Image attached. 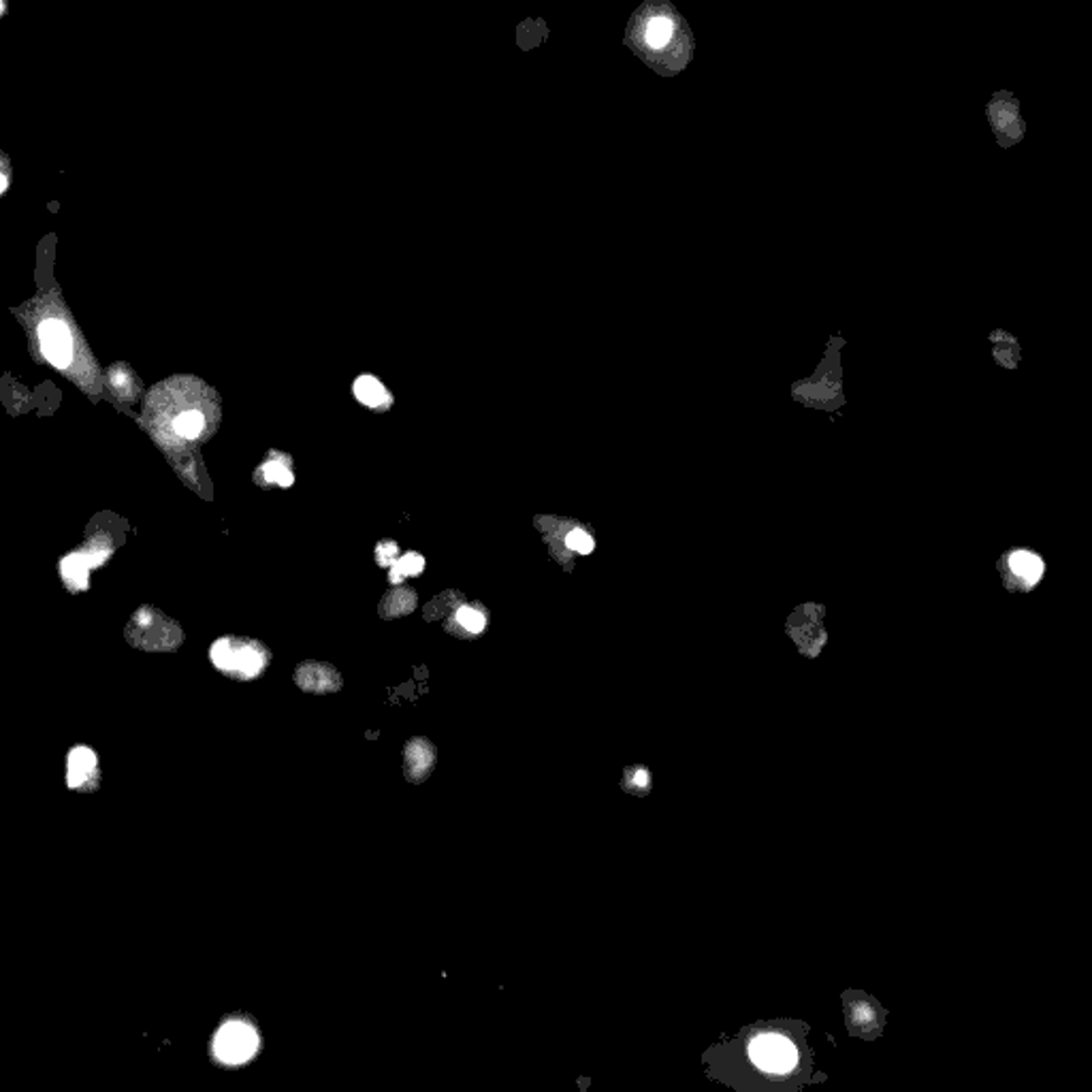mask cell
Returning a JSON list of instances; mask_svg holds the SVG:
<instances>
[{
    "instance_id": "18",
    "label": "cell",
    "mask_w": 1092,
    "mask_h": 1092,
    "mask_svg": "<svg viewBox=\"0 0 1092 1092\" xmlns=\"http://www.w3.org/2000/svg\"><path fill=\"white\" fill-rule=\"evenodd\" d=\"M5 188H7V177H5V175H0V194L5 192Z\"/></svg>"
},
{
    "instance_id": "9",
    "label": "cell",
    "mask_w": 1092,
    "mask_h": 1092,
    "mask_svg": "<svg viewBox=\"0 0 1092 1092\" xmlns=\"http://www.w3.org/2000/svg\"><path fill=\"white\" fill-rule=\"evenodd\" d=\"M1010 568L1016 576H1020L1026 585H1035L1043 576L1041 557L1028 551H1016L1010 557Z\"/></svg>"
},
{
    "instance_id": "11",
    "label": "cell",
    "mask_w": 1092,
    "mask_h": 1092,
    "mask_svg": "<svg viewBox=\"0 0 1092 1092\" xmlns=\"http://www.w3.org/2000/svg\"><path fill=\"white\" fill-rule=\"evenodd\" d=\"M88 570L90 564H86V557L83 555H73L63 562V574L73 589L88 587Z\"/></svg>"
},
{
    "instance_id": "3",
    "label": "cell",
    "mask_w": 1092,
    "mask_h": 1092,
    "mask_svg": "<svg viewBox=\"0 0 1092 1092\" xmlns=\"http://www.w3.org/2000/svg\"><path fill=\"white\" fill-rule=\"evenodd\" d=\"M65 783L71 792L92 794L101 787V762L99 754L90 745H75L69 749L65 760Z\"/></svg>"
},
{
    "instance_id": "19",
    "label": "cell",
    "mask_w": 1092,
    "mask_h": 1092,
    "mask_svg": "<svg viewBox=\"0 0 1092 1092\" xmlns=\"http://www.w3.org/2000/svg\"><path fill=\"white\" fill-rule=\"evenodd\" d=\"M3 11H5V3H3V0H0V16H3Z\"/></svg>"
},
{
    "instance_id": "8",
    "label": "cell",
    "mask_w": 1092,
    "mask_h": 1092,
    "mask_svg": "<svg viewBox=\"0 0 1092 1092\" xmlns=\"http://www.w3.org/2000/svg\"><path fill=\"white\" fill-rule=\"evenodd\" d=\"M295 683L308 694H335L342 689V676L333 666L308 662L297 669Z\"/></svg>"
},
{
    "instance_id": "2",
    "label": "cell",
    "mask_w": 1092,
    "mask_h": 1092,
    "mask_svg": "<svg viewBox=\"0 0 1092 1092\" xmlns=\"http://www.w3.org/2000/svg\"><path fill=\"white\" fill-rule=\"evenodd\" d=\"M210 660L223 674L250 681L265 670L267 651L250 640L221 638L212 645Z\"/></svg>"
},
{
    "instance_id": "4",
    "label": "cell",
    "mask_w": 1092,
    "mask_h": 1092,
    "mask_svg": "<svg viewBox=\"0 0 1092 1092\" xmlns=\"http://www.w3.org/2000/svg\"><path fill=\"white\" fill-rule=\"evenodd\" d=\"M749 1057L756 1067L767 1073H787L798 1063L794 1043L781 1035H760L751 1041Z\"/></svg>"
},
{
    "instance_id": "10",
    "label": "cell",
    "mask_w": 1092,
    "mask_h": 1092,
    "mask_svg": "<svg viewBox=\"0 0 1092 1092\" xmlns=\"http://www.w3.org/2000/svg\"><path fill=\"white\" fill-rule=\"evenodd\" d=\"M355 395L361 404L372 408L388 406V402H391V395L386 393V388L378 380L372 378V375H361L355 382Z\"/></svg>"
},
{
    "instance_id": "17",
    "label": "cell",
    "mask_w": 1092,
    "mask_h": 1092,
    "mask_svg": "<svg viewBox=\"0 0 1092 1092\" xmlns=\"http://www.w3.org/2000/svg\"><path fill=\"white\" fill-rule=\"evenodd\" d=\"M566 544L570 546V549L576 551V553H580V555H589V553L593 551V538L589 536V533L582 531V529L570 531V533H568V538H566Z\"/></svg>"
},
{
    "instance_id": "15",
    "label": "cell",
    "mask_w": 1092,
    "mask_h": 1092,
    "mask_svg": "<svg viewBox=\"0 0 1092 1092\" xmlns=\"http://www.w3.org/2000/svg\"><path fill=\"white\" fill-rule=\"evenodd\" d=\"M422 568H424V560H422V557L417 555V553H410V555L404 557V560H399V564L395 566L393 574H391V580L397 582V580H399V572H402V576H415V574H421V572H422Z\"/></svg>"
},
{
    "instance_id": "14",
    "label": "cell",
    "mask_w": 1092,
    "mask_h": 1092,
    "mask_svg": "<svg viewBox=\"0 0 1092 1092\" xmlns=\"http://www.w3.org/2000/svg\"><path fill=\"white\" fill-rule=\"evenodd\" d=\"M457 623L470 634H480L484 625H487V619H484V615L478 613L476 609H470V606H461V609L457 611Z\"/></svg>"
},
{
    "instance_id": "7",
    "label": "cell",
    "mask_w": 1092,
    "mask_h": 1092,
    "mask_svg": "<svg viewBox=\"0 0 1092 1092\" xmlns=\"http://www.w3.org/2000/svg\"><path fill=\"white\" fill-rule=\"evenodd\" d=\"M132 645L148 651H169L177 647L179 636L174 632H161V627L156 625V617L152 611H141L135 621H132Z\"/></svg>"
},
{
    "instance_id": "13",
    "label": "cell",
    "mask_w": 1092,
    "mask_h": 1092,
    "mask_svg": "<svg viewBox=\"0 0 1092 1092\" xmlns=\"http://www.w3.org/2000/svg\"><path fill=\"white\" fill-rule=\"evenodd\" d=\"M670 34H672V24L666 18H655L647 26V43L651 47H664L670 41Z\"/></svg>"
},
{
    "instance_id": "16",
    "label": "cell",
    "mask_w": 1092,
    "mask_h": 1092,
    "mask_svg": "<svg viewBox=\"0 0 1092 1092\" xmlns=\"http://www.w3.org/2000/svg\"><path fill=\"white\" fill-rule=\"evenodd\" d=\"M263 474H265L267 482H277L284 489L290 487V484H293V480H295L293 474H290V472L282 464H275V461H272V464H267L263 468Z\"/></svg>"
},
{
    "instance_id": "1",
    "label": "cell",
    "mask_w": 1092,
    "mask_h": 1092,
    "mask_svg": "<svg viewBox=\"0 0 1092 1092\" xmlns=\"http://www.w3.org/2000/svg\"><path fill=\"white\" fill-rule=\"evenodd\" d=\"M261 1050V1035L246 1018L233 1016L224 1020L212 1037V1059L224 1067L250 1063Z\"/></svg>"
},
{
    "instance_id": "5",
    "label": "cell",
    "mask_w": 1092,
    "mask_h": 1092,
    "mask_svg": "<svg viewBox=\"0 0 1092 1092\" xmlns=\"http://www.w3.org/2000/svg\"><path fill=\"white\" fill-rule=\"evenodd\" d=\"M39 342L45 359L54 368H69L73 361V337L69 326L63 321H45L39 324Z\"/></svg>"
},
{
    "instance_id": "6",
    "label": "cell",
    "mask_w": 1092,
    "mask_h": 1092,
    "mask_svg": "<svg viewBox=\"0 0 1092 1092\" xmlns=\"http://www.w3.org/2000/svg\"><path fill=\"white\" fill-rule=\"evenodd\" d=\"M435 747L429 738L415 736L404 747V776L410 783H422L435 769Z\"/></svg>"
},
{
    "instance_id": "12",
    "label": "cell",
    "mask_w": 1092,
    "mask_h": 1092,
    "mask_svg": "<svg viewBox=\"0 0 1092 1092\" xmlns=\"http://www.w3.org/2000/svg\"><path fill=\"white\" fill-rule=\"evenodd\" d=\"M203 427H205V419L197 410L184 412V415H179L175 419V431L177 435H181V438H188V440L197 438V435L203 431Z\"/></svg>"
}]
</instances>
